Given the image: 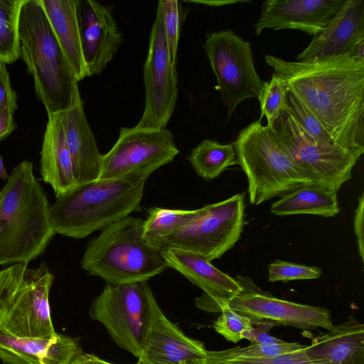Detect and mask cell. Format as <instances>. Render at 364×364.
I'll use <instances>...</instances> for the list:
<instances>
[{
	"label": "cell",
	"mask_w": 364,
	"mask_h": 364,
	"mask_svg": "<svg viewBox=\"0 0 364 364\" xmlns=\"http://www.w3.org/2000/svg\"><path fill=\"white\" fill-rule=\"evenodd\" d=\"M304 348L282 355L262 360L229 362L218 361L206 358L204 364H318L307 355Z\"/></svg>",
	"instance_id": "obj_35"
},
{
	"label": "cell",
	"mask_w": 364,
	"mask_h": 364,
	"mask_svg": "<svg viewBox=\"0 0 364 364\" xmlns=\"http://www.w3.org/2000/svg\"><path fill=\"white\" fill-rule=\"evenodd\" d=\"M349 55L364 60V1L345 0L319 34L297 56L298 60Z\"/></svg>",
	"instance_id": "obj_18"
},
{
	"label": "cell",
	"mask_w": 364,
	"mask_h": 364,
	"mask_svg": "<svg viewBox=\"0 0 364 364\" xmlns=\"http://www.w3.org/2000/svg\"><path fill=\"white\" fill-rule=\"evenodd\" d=\"M220 315L213 323L214 329L227 341L234 343L247 339L253 330L249 317L237 313L227 306L221 309Z\"/></svg>",
	"instance_id": "obj_32"
},
{
	"label": "cell",
	"mask_w": 364,
	"mask_h": 364,
	"mask_svg": "<svg viewBox=\"0 0 364 364\" xmlns=\"http://www.w3.org/2000/svg\"><path fill=\"white\" fill-rule=\"evenodd\" d=\"M47 193L23 160L0 191V265L29 262L53 237Z\"/></svg>",
	"instance_id": "obj_2"
},
{
	"label": "cell",
	"mask_w": 364,
	"mask_h": 364,
	"mask_svg": "<svg viewBox=\"0 0 364 364\" xmlns=\"http://www.w3.org/2000/svg\"><path fill=\"white\" fill-rule=\"evenodd\" d=\"M250 2L249 1H203L200 3L207 4L212 6H221L227 4H232L236 3H245Z\"/></svg>",
	"instance_id": "obj_40"
},
{
	"label": "cell",
	"mask_w": 364,
	"mask_h": 364,
	"mask_svg": "<svg viewBox=\"0 0 364 364\" xmlns=\"http://www.w3.org/2000/svg\"><path fill=\"white\" fill-rule=\"evenodd\" d=\"M61 50L77 82L88 77L77 15V0H41Z\"/></svg>",
	"instance_id": "obj_24"
},
{
	"label": "cell",
	"mask_w": 364,
	"mask_h": 364,
	"mask_svg": "<svg viewBox=\"0 0 364 364\" xmlns=\"http://www.w3.org/2000/svg\"><path fill=\"white\" fill-rule=\"evenodd\" d=\"M186 159L196 173L206 181L215 179L228 167L237 164L232 144H222L211 139L203 140Z\"/></svg>",
	"instance_id": "obj_26"
},
{
	"label": "cell",
	"mask_w": 364,
	"mask_h": 364,
	"mask_svg": "<svg viewBox=\"0 0 364 364\" xmlns=\"http://www.w3.org/2000/svg\"><path fill=\"white\" fill-rule=\"evenodd\" d=\"M287 85L281 77L272 74L269 82H266L258 99L261 109V119L265 117L267 124L272 126L281 112L289 107Z\"/></svg>",
	"instance_id": "obj_30"
},
{
	"label": "cell",
	"mask_w": 364,
	"mask_h": 364,
	"mask_svg": "<svg viewBox=\"0 0 364 364\" xmlns=\"http://www.w3.org/2000/svg\"><path fill=\"white\" fill-rule=\"evenodd\" d=\"M173 133L165 129L121 127L110 150L102 154L101 179L139 176L149 178L178 154Z\"/></svg>",
	"instance_id": "obj_12"
},
{
	"label": "cell",
	"mask_w": 364,
	"mask_h": 364,
	"mask_svg": "<svg viewBox=\"0 0 364 364\" xmlns=\"http://www.w3.org/2000/svg\"><path fill=\"white\" fill-rule=\"evenodd\" d=\"M147 179L129 176L76 185L50 206L54 233L81 239L129 216L139 208Z\"/></svg>",
	"instance_id": "obj_3"
},
{
	"label": "cell",
	"mask_w": 364,
	"mask_h": 364,
	"mask_svg": "<svg viewBox=\"0 0 364 364\" xmlns=\"http://www.w3.org/2000/svg\"><path fill=\"white\" fill-rule=\"evenodd\" d=\"M72 364H114L109 362H107L97 355L87 353H80L75 359L73 361ZM135 364H144L140 360H138Z\"/></svg>",
	"instance_id": "obj_39"
},
{
	"label": "cell",
	"mask_w": 364,
	"mask_h": 364,
	"mask_svg": "<svg viewBox=\"0 0 364 364\" xmlns=\"http://www.w3.org/2000/svg\"><path fill=\"white\" fill-rule=\"evenodd\" d=\"M145 106L135 126L139 129H165L176 107L178 79L171 60L161 9L157 6L149 49L143 68Z\"/></svg>",
	"instance_id": "obj_13"
},
{
	"label": "cell",
	"mask_w": 364,
	"mask_h": 364,
	"mask_svg": "<svg viewBox=\"0 0 364 364\" xmlns=\"http://www.w3.org/2000/svg\"><path fill=\"white\" fill-rule=\"evenodd\" d=\"M20 58L34 80L36 97L47 114L66 111L78 87L41 0H24L18 21Z\"/></svg>",
	"instance_id": "obj_4"
},
{
	"label": "cell",
	"mask_w": 364,
	"mask_h": 364,
	"mask_svg": "<svg viewBox=\"0 0 364 364\" xmlns=\"http://www.w3.org/2000/svg\"><path fill=\"white\" fill-rule=\"evenodd\" d=\"M24 0H0V62L14 63L20 58L18 21Z\"/></svg>",
	"instance_id": "obj_28"
},
{
	"label": "cell",
	"mask_w": 364,
	"mask_h": 364,
	"mask_svg": "<svg viewBox=\"0 0 364 364\" xmlns=\"http://www.w3.org/2000/svg\"><path fill=\"white\" fill-rule=\"evenodd\" d=\"M203 48L216 77L215 89L227 107L229 120L242 101L259 99L266 82L256 71L250 43L232 30L208 33Z\"/></svg>",
	"instance_id": "obj_9"
},
{
	"label": "cell",
	"mask_w": 364,
	"mask_h": 364,
	"mask_svg": "<svg viewBox=\"0 0 364 364\" xmlns=\"http://www.w3.org/2000/svg\"><path fill=\"white\" fill-rule=\"evenodd\" d=\"M82 352L68 336L55 332L49 338H19L0 328V358L4 364H72Z\"/></svg>",
	"instance_id": "obj_20"
},
{
	"label": "cell",
	"mask_w": 364,
	"mask_h": 364,
	"mask_svg": "<svg viewBox=\"0 0 364 364\" xmlns=\"http://www.w3.org/2000/svg\"><path fill=\"white\" fill-rule=\"evenodd\" d=\"M152 293L147 282L106 284L93 300L89 315L105 327L118 347L139 358Z\"/></svg>",
	"instance_id": "obj_11"
},
{
	"label": "cell",
	"mask_w": 364,
	"mask_h": 364,
	"mask_svg": "<svg viewBox=\"0 0 364 364\" xmlns=\"http://www.w3.org/2000/svg\"><path fill=\"white\" fill-rule=\"evenodd\" d=\"M364 194L362 193L358 199V205L355 212L354 216V229L357 237L358 252L361 257V260L364 261V233H363V221H364Z\"/></svg>",
	"instance_id": "obj_37"
},
{
	"label": "cell",
	"mask_w": 364,
	"mask_h": 364,
	"mask_svg": "<svg viewBox=\"0 0 364 364\" xmlns=\"http://www.w3.org/2000/svg\"><path fill=\"white\" fill-rule=\"evenodd\" d=\"M345 0H267L255 23L256 35L264 29H294L316 36L321 33Z\"/></svg>",
	"instance_id": "obj_19"
},
{
	"label": "cell",
	"mask_w": 364,
	"mask_h": 364,
	"mask_svg": "<svg viewBox=\"0 0 364 364\" xmlns=\"http://www.w3.org/2000/svg\"><path fill=\"white\" fill-rule=\"evenodd\" d=\"M247 176L250 203L259 205L298 187L314 183L283 146L272 126L255 121L241 129L232 143Z\"/></svg>",
	"instance_id": "obj_6"
},
{
	"label": "cell",
	"mask_w": 364,
	"mask_h": 364,
	"mask_svg": "<svg viewBox=\"0 0 364 364\" xmlns=\"http://www.w3.org/2000/svg\"><path fill=\"white\" fill-rule=\"evenodd\" d=\"M77 15L88 77L100 74L123 42L112 7L95 0H77Z\"/></svg>",
	"instance_id": "obj_16"
},
{
	"label": "cell",
	"mask_w": 364,
	"mask_h": 364,
	"mask_svg": "<svg viewBox=\"0 0 364 364\" xmlns=\"http://www.w3.org/2000/svg\"><path fill=\"white\" fill-rule=\"evenodd\" d=\"M265 61L333 141L360 158L364 153V60L341 55L288 61L267 55Z\"/></svg>",
	"instance_id": "obj_1"
},
{
	"label": "cell",
	"mask_w": 364,
	"mask_h": 364,
	"mask_svg": "<svg viewBox=\"0 0 364 364\" xmlns=\"http://www.w3.org/2000/svg\"><path fill=\"white\" fill-rule=\"evenodd\" d=\"M272 127L295 163L315 183L338 191L351 178L360 158L338 145L315 140L297 122L289 107L281 112Z\"/></svg>",
	"instance_id": "obj_10"
},
{
	"label": "cell",
	"mask_w": 364,
	"mask_h": 364,
	"mask_svg": "<svg viewBox=\"0 0 364 364\" xmlns=\"http://www.w3.org/2000/svg\"><path fill=\"white\" fill-rule=\"evenodd\" d=\"M297 343L282 341L279 343H251L245 347H235L223 350H207L206 358L218 361H247L277 357L304 348Z\"/></svg>",
	"instance_id": "obj_29"
},
{
	"label": "cell",
	"mask_w": 364,
	"mask_h": 364,
	"mask_svg": "<svg viewBox=\"0 0 364 364\" xmlns=\"http://www.w3.org/2000/svg\"><path fill=\"white\" fill-rule=\"evenodd\" d=\"M198 209L187 210L154 207L144 220L143 235L152 246L158 241L184 227L197 215Z\"/></svg>",
	"instance_id": "obj_27"
},
{
	"label": "cell",
	"mask_w": 364,
	"mask_h": 364,
	"mask_svg": "<svg viewBox=\"0 0 364 364\" xmlns=\"http://www.w3.org/2000/svg\"><path fill=\"white\" fill-rule=\"evenodd\" d=\"M242 291L233 298L229 306L251 319L272 321L277 325L291 326L301 329L323 328L330 330L333 322L329 311L325 308L300 304L277 299L261 291L250 281L237 277Z\"/></svg>",
	"instance_id": "obj_15"
},
{
	"label": "cell",
	"mask_w": 364,
	"mask_h": 364,
	"mask_svg": "<svg viewBox=\"0 0 364 364\" xmlns=\"http://www.w3.org/2000/svg\"><path fill=\"white\" fill-rule=\"evenodd\" d=\"M9 178V175L4 167L3 159L0 156V178L4 181H7Z\"/></svg>",
	"instance_id": "obj_41"
},
{
	"label": "cell",
	"mask_w": 364,
	"mask_h": 364,
	"mask_svg": "<svg viewBox=\"0 0 364 364\" xmlns=\"http://www.w3.org/2000/svg\"><path fill=\"white\" fill-rule=\"evenodd\" d=\"M63 112L48 115L41 151V173L55 196L77 185L62 122Z\"/></svg>",
	"instance_id": "obj_23"
},
{
	"label": "cell",
	"mask_w": 364,
	"mask_h": 364,
	"mask_svg": "<svg viewBox=\"0 0 364 364\" xmlns=\"http://www.w3.org/2000/svg\"><path fill=\"white\" fill-rule=\"evenodd\" d=\"M17 98L16 92L11 87L6 64L0 62V112L8 109L14 112L18 108Z\"/></svg>",
	"instance_id": "obj_36"
},
{
	"label": "cell",
	"mask_w": 364,
	"mask_h": 364,
	"mask_svg": "<svg viewBox=\"0 0 364 364\" xmlns=\"http://www.w3.org/2000/svg\"><path fill=\"white\" fill-rule=\"evenodd\" d=\"M157 6L162 14L170 58L176 65L183 17L182 7L178 0H160Z\"/></svg>",
	"instance_id": "obj_31"
},
{
	"label": "cell",
	"mask_w": 364,
	"mask_h": 364,
	"mask_svg": "<svg viewBox=\"0 0 364 364\" xmlns=\"http://www.w3.org/2000/svg\"><path fill=\"white\" fill-rule=\"evenodd\" d=\"M245 194L237 193L198 208L184 227L154 245L160 252L177 249L211 262L221 257L240 240L245 225Z\"/></svg>",
	"instance_id": "obj_8"
},
{
	"label": "cell",
	"mask_w": 364,
	"mask_h": 364,
	"mask_svg": "<svg viewBox=\"0 0 364 364\" xmlns=\"http://www.w3.org/2000/svg\"><path fill=\"white\" fill-rule=\"evenodd\" d=\"M144 220L127 216L100 230L87 245L81 267L107 284L147 282L168 267L144 237Z\"/></svg>",
	"instance_id": "obj_5"
},
{
	"label": "cell",
	"mask_w": 364,
	"mask_h": 364,
	"mask_svg": "<svg viewBox=\"0 0 364 364\" xmlns=\"http://www.w3.org/2000/svg\"><path fill=\"white\" fill-rule=\"evenodd\" d=\"M161 252L168 268L178 272L203 291L204 293L196 299V306L203 311L220 312L243 289L237 280L197 254L177 249H168Z\"/></svg>",
	"instance_id": "obj_17"
},
{
	"label": "cell",
	"mask_w": 364,
	"mask_h": 364,
	"mask_svg": "<svg viewBox=\"0 0 364 364\" xmlns=\"http://www.w3.org/2000/svg\"><path fill=\"white\" fill-rule=\"evenodd\" d=\"M62 122L77 185L97 179L102 154L87 121L78 87L71 105L63 112Z\"/></svg>",
	"instance_id": "obj_21"
},
{
	"label": "cell",
	"mask_w": 364,
	"mask_h": 364,
	"mask_svg": "<svg viewBox=\"0 0 364 364\" xmlns=\"http://www.w3.org/2000/svg\"><path fill=\"white\" fill-rule=\"evenodd\" d=\"M14 113L8 109L0 112V141L6 138L16 129Z\"/></svg>",
	"instance_id": "obj_38"
},
{
	"label": "cell",
	"mask_w": 364,
	"mask_h": 364,
	"mask_svg": "<svg viewBox=\"0 0 364 364\" xmlns=\"http://www.w3.org/2000/svg\"><path fill=\"white\" fill-rule=\"evenodd\" d=\"M318 364H364V325L350 316L304 348Z\"/></svg>",
	"instance_id": "obj_22"
},
{
	"label": "cell",
	"mask_w": 364,
	"mask_h": 364,
	"mask_svg": "<svg viewBox=\"0 0 364 364\" xmlns=\"http://www.w3.org/2000/svg\"><path fill=\"white\" fill-rule=\"evenodd\" d=\"M206 354L203 342L185 335L165 316L152 293L138 360L144 364H204Z\"/></svg>",
	"instance_id": "obj_14"
},
{
	"label": "cell",
	"mask_w": 364,
	"mask_h": 364,
	"mask_svg": "<svg viewBox=\"0 0 364 364\" xmlns=\"http://www.w3.org/2000/svg\"><path fill=\"white\" fill-rule=\"evenodd\" d=\"M321 273V269L318 267L282 260H276L268 266V280L272 282L317 279Z\"/></svg>",
	"instance_id": "obj_34"
},
{
	"label": "cell",
	"mask_w": 364,
	"mask_h": 364,
	"mask_svg": "<svg viewBox=\"0 0 364 364\" xmlns=\"http://www.w3.org/2000/svg\"><path fill=\"white\" fill-rule=\"evenodd\" d=\"M28 263L0 271V328L19 338H49L55 333L49 304L54 275L44 262Z\"/></svg>",
	"instance_id": "obj_7"
},
{
	"label": "cell",
	"mask_w": 364,
	"mask_h": 364,
	"mask_svg": "<svg viewBox=\"0 0 364 364\" xmlns=\"http://www.w3.org/2000/svg\"><path fill=\"white\" fill-rule=\"evenodd\" d=\"M270 210L276 215L309 214L333 217L340 211L337 191L318 183H306L280 196L272 204Z\"/></svg>",
	"instance_id": "obj_25"
},
{
	"label": "cell",
	"mask_w": 364,
	"mask_h": 364,
	"mask_svg": "<svg viewBox=\"0 0 364 364\" xmlns=\"http://www.w3.org/2000/svg\"><path fill=\"white\" fill-rule=\"evenodd\" d=\"M288 104L297 122L312 138L323 144L337 145L318 119L290 92Z\"/></svg>",
	"instance_id": "obj_33"
}]
</instances>
